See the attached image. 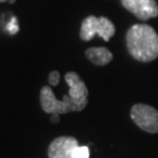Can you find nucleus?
<instances>
[{
  "label": "nucleus",
  "instance_id": "obj_1",
  "mask_svg": "<svg viewBox=\"0 0 158 158\" xmlns=\"http://www.w3.org/2000/svg\"><path fill=\"white\" fill-rule=\"evenodd\" d=\"M64 81L69 87L67 95L62 100H57L53 89L48 85H44L40 90V104L42 110L51 115H63V114L82 111L88 104L89 91L85 81L77 73L68 72L64 75Z\"/></svg>",
  "mask_w": 158,
  "mask_h": 158
},
{
  "label": "nucleus",
  "instance_id": "obj_2",
  "mask_svg": "<svg viewBox=\"0 0 158 158\" xmlns=\"http://www.w3.org/2000/svg\"><path fill=\"white\" fill-rule=\"evenodd\" d=\"M127 48L139 62H151L158 57V34L147 23L132 25L125 35Z\"/></svg>",
  "mask_w": 158,
  "mask_h": 158
},
{
  "label": "nucleus",
  "instance_id": "obj_3",
  "mask_svg": "<svg viewBox=\"0 0 158 158\" xmlns=\"http://www.w3.org/2000/svg\"><path fill=\"white\" fill-rule=\"evenodd\" d=\"M116 33V27L114 23L106 17L89 15L81 23L80 38L83 41H90L96 34L104 41H109Z\"/></svg>",
  "mask_w": 158,
  "mask_h": 158
},
{
  "label": "nucleus",
  "instance_id": "obj_4",
  "mask_svg": "<svg viewBox=\"0 0 158 158\" xmlns=\"http://www.w3.org/2000/svg\"><path fill=\"white\" fill-rule=\"evenodd\" d=\"M130 117L139 129L149 134L158 132V110L149 104L137 103L130 110Z\"/></svg>",
  "mask_w": 158,
  "mask_h": 158
},
{
  "label": "nucleus",
  "instance_id": "obj_5",
  "mask_svg": "<svg viewBox=\"0 0 158 158\" xmlns=\"http://www.w3.org/2000/svg\"><path fill=\"white\" fill-rule=\"evenodd\" d=\"M121 4L127 11L142 21L158 17V4L156 0H121Z\"/></svg>",
  "mask_w": 158,
  "mask_h": 158
},
{
  "label": "nucleus",
  "instance_id": "obj_6",
  "mask_svg": "<svg viewBox=\"0 0 158 158\" xmlns=\"http://www.w3.org/2000/svg\"><path fill=\"white\" fill-rule=\"evenodd\" d=\"M79 147V142L72 136H60L48 147V158H74V150Z\"/></svg>",
  "mask_w": 158,
  "mask_h": 158
},
{
  "label": "nucleus",
  "instance_id": "obj_7",
  "mask_svg": "<svg viewBox=\"0 0 158 158\" xmlns=\"http://www.w3.org/2000/svg\"><path fill=\"white\" fill-rule=\"evenodd\" d=\"M85 57L95 66H106L113 61V53L106 47H90L85 52Z\"/></svg>",
  "mask_w": 158,
  "mask_h": 158
},
{
  "label": "nucleus",
  "instance_id": "obj_8",
  "mask_svg": "<svg viewBox=\"0 0 158 158\" xmlns=\"http://www.w3.org/2000/svg\"><path fill=\"white\" fill-rule=\"evenodd\" d=\"M90 152L88 147H77L74 150V158H89Z\"/></svg>",
  "mask_w": 158,
  "mask_h": 158
},
{
  "label": "nucleus",
  "instance_id": "obj_9",
  "mask_svg": "<svg viewBox=\"0 0 158 158\" xmlns=\"http://www.w3.org/2000/svg\"><path fill=\"white\" fill-rule=\"evenodd\" d=\"M60 79H61L60 73H59L57 70H53V72L49 73V76H48V82H49V85H53V87H56V85L60 83Z\"/></svg>",
  "mask_w": 158,
  "mask_h": 158
},
{
  "label": "nucleus",
  "instance_id": "obj_10",
  "mask_svg": "<svg viewBox=\"0 0 158 158\" xmlns=\"http://www.w3.org/2000/svg\"><path fill=\"white\" fill-rule=\"evenodd\" d=\"M51 122L52 123H59L60 122V115H52Z\"/></svg>",
  "mask_w": 158,
  "mask_h": 158
},
{
  "label": "nucleus",
  "instance_id": "obj_11",
  "mask_svg": "<svg viewBox=\"0 0 158 158\" xmlns=\"http://www.w3.org/2000/svg\"><path fill=\"white\" fill-rule=\"evenodd\" d=\"M8 2H11V4H14V2H15V0H8Z\"/></svg>",
  "mask_w": 158,
  "mask_h": 158
},
{
  "label": "nucleus",
  "instance_id": "obj_12",
  "mask_svg": "<svg viewBox=\"0 0 158 158\" xmlns=\"http://www.w3.org/2000/svg\"><path fill=\"white\" fill-rule=\"evenodd\" d=\"M8 0H0V2H7Z\"/></svg>",
  "mask_w": 158,
  "mask_h": 158
}]
</instances>
